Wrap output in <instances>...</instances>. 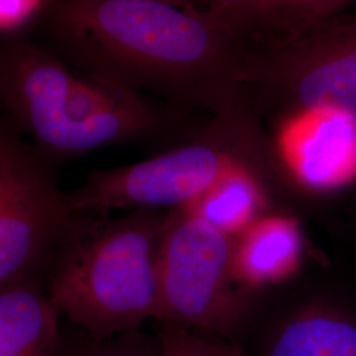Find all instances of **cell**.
Instances as JSON below:
<instances>
[{"label": "cell", "instance_id": "6da1fadb", "mask_svg": "<svg viewBox=\"0 0 356 356\" xmlns=\"http://www.w3.org/2000/svg\"><path fill=\"white\" fill-rule=\"evenodd\" d=\"M45 29L82 73L135 94L227 114L250 103V45L207 13L164 0H48Z\"/></svg>", "mask_w": 356, "mask_h": 356}, {"label": "cell", "instance_id": "7a4b0ae2", "mask_svg": "<svg viewBox=\"0 0 356 356\" xmlns=\"http://www.w3.org/2000/svg\"><path fill=\"white\" fill-rule=\"evenodd\" d=\"M0 98L7 120L35 140L49 164L168 126V116L140 94L74 72L58 54L13 38L0 51Z\"/></svg>", "mask_w": 356, "mask_h": 356}, {"label": "cell", "instance_id": "3957f363", "mask_svg": "<svg viewBox=\"0 0 356 356\" xmlns=\"http://www.w3.org/2000/svg\"><path fill=\"white\" fill-rule=\"evenodd\" d=\"M81 213L47 273L61 316L97 339L160 317V251L169 211L135 209L108 219Z\"/></svg>", "mask_w": 356, "mask_h": 356}, {"label": "cell", "instance_id": "277c9868", "mask_svg": "<svg viewBox=\"0 0 356 356\" xmlns=\"http://www.w3.org/2000/svg\"><path fill=\"white\" fill-rule=\"evenodd\" d=\"M279 160L256 122L251 104L214 115L195 139L132 165L90 173L69 191L73 210L107 214L115 209H179L191 204L238 166Z\"/></svg>", "mask_w": 356, "mask_h": 356}, {"label": "cell", "instance_id": "5b68a950", "mask_svg": "<svg viewBox=\"0 0 356 356\" xmlns=\"http://www.w3.org/2000/svg\"><path fill=\"white\" fill-rule=\"evenodd\" d=\"M48 163L0 126V291L47 277L81 214L51 181Z\"/></svg>", "mask_w": 356, "mask_h": 356}, {"label": "cell", "instance_id": "8992f818", "mask_svg": "<svg viewBox=\"0 0 356 356\" xmlns=\"http://www.w3.org/2000/svg\"><path fill=\"white\" fill-rule=\"evenodd\" d=\"M234 238L185 209L169 210L160 251L159 322L227 337L248 307L232 270Z\"/></svg>", "mask_w": 356, "mask_h": 356}, {"label": "cell", "instance_id": "52a82bcc", "mask_svg": "<svg viewBox=\"0 0 356 356\" xmlns=\"http://www.w3.org/2000/svg\"><path fill=\"white\" fill-rule=\"evenodd\" d=\"M248 97L285 113L335 107L356 116V15H334L250 54Z\"/></svg>", "mask_w": 356, "mask_h": 356}, {"label": "cell", "instance_id": "ba28073f", "mask_svg": "<svg viewBox=\"0 0 356 356\" xmlns=\"http://www.w3.org/2000/svg\"><path fill=\"white\" fill-rule=\"evenodd\" d=\"M282 169L312 191L356 178V116L335 107L285 113L273 141Z\"/></svg>", "mask_w": 356, "mask_h": 356}, {"label": "cell", "instance_id": "9c48e42d", "mask_svg": "<svg viewBox=\"0 0 356 356\" xmlns=\"http://www.w3.org/2000/svg\"><path fill=\"white\" fill-rule=\"evenodd\" d=\"M302 252L298 222L291 216L267 214L235 238L234 277L245 292L279 284L296 273Z\"/></svg>", "mask_w": 356, "mask_h": 356}, {"label": "cell", "instance_id": "30bf717a", "mask_svg": "<svg viewBox=\"0 0 356 356\" xmlns=\"http://www.w3.org/2000/svg\"><path fill=\"white\" fill-rule=\"evenodd\" d=\"M273 168H282L280 160L238 166L182 209L235 239L257 219L267 216L266 176Z\"/></svg>", "mask_w": 356, "mask_h": 356}, {"label": "cell", "instance_id": "8fae6325", "mask_svg": "<svg viewBox=\"0 0 356 356\" xmlns=\"http://www.w3.org/2000/svg\"><path fill=\"white\" fill-rule=\"evenodd\" d=\"M60 318L38 282L0 291V356H57Z\"/></svg>", "mask_w": 356, "mask_h": 356}, {"label": "cell", "instance_id": "7c38bea8", "mask_svg": "<svg viewBox=\"0 0 356 356\" xmlns=\"http://www.w3.org/2000/svg\"><path fill=\"white\" fill-rule=\"evenodd\" d=\"M263 356H356V322L306 310L282 322Z\"/></svg>", "mask_w": 356, "mask_h": 356}, {"label": "cell", "instance_id": "4fadbf2b", "mask_svg": "<svg viewBox=\"0 0 356 356\" xmlns=\"http://www.w3.org/2000/svg\"><path fill=\"white\" fill-rule=\"evenodd\" d=\"M198 10L247 45L267 32L288 36L289 0H198Z\"/></svg>", "mask_w": 356, "mask_h": 356}, {"label": "cell", "instance_id": "5bb4252c", "mask_svg": "<svg viewBox=\"0 0 356 356\" xmlns=\"http://www.w3.org/2000/svg\"><path fill=\"white\" fill-rule=\"evenodd\" d=\"M57 356H160V346L159 339L152 341L139 330L107 339L79 330L73 335L63 334Z\"/></svg>", "mask_w": 356, "mask_h": 356}, {"label": "cell", "instance_id": "9a60e30c", "mask_svg": "<svg viewBox=\"0 0 356 356\" xmlns=\"http://www.w3.org/2000/svg\"><path fill=\"white\" fill-rule=\"evenodd\" d=\"M160 356H223L220 339L209 341L194 331L172 323H161Z\"/></svg>", "mask_w": 356, "mask_h": 356}, {"label": "cell", "instance_id": "2e32d148", "mask_svg": "<svg viewBox=\"0 0 356 356\" xmlns=\"http://www.w3.org/2000/svg\"><path fill=\"white\" fill-rule=\"evenodd\" d=\"M353 3H356V0H289V29L286 38L342 13Z\"/></svg>", "mask_w": 356, "mask_h": 356}, {"label": "cell", "instance_id": "e0dca14e", "mask_svg": "<svg viewBox=\"0 0 356 356\" xmlns=\"http://www.w3.org/2000/svg\"><path fill=\"white\" fill-rule=\"evenodd\" d=\"M220 348H222V355L223 356H251L243 353L242 350L238 348L236 346L226 343L223 341H220Z\"/></svg>", "mask_w": 356, "mask_h": 356}, {"label": "cell", "instance_id": "ac0fdd59", "mask_svg": "<svg viewBox=\"0 0 356 356\" xmlns=\"http://www.w3.org/2000/svg\"><path fill=\"white\" fill-rule=\"evenodd\" d=\"M126 1H145V0H126ZM164 1H169V3H173V4H178V6H182L185 4V0H164ZM191 4H193L194 7L198 8V0H188Z\"/></svg>", "mask_w": 356, "mask_h": 356}]
</instances>
